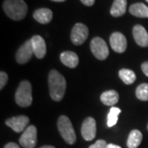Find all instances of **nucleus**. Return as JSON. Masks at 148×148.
<instances>
[{"label": "nucleus", "mask_w": 148, "mask_h": 148, "mask_svg": "<svg viewBox=\"0 0 148 148\" xmlns=\"http://www.w3.org/2000/svg\"><path fill=\"white\" fill-rule=\"evenodd\" d=\"M84 5L86 6H88V7H90V6H92L94 4V3H95V0H80Z\"/></svg>", "instance_id": "obj_26"}, {"label": "nucleus", "mask_w": 148, "mask_h": 148, "mask_svg": "<svg viewBox=\"0 0 148 148\" xmlns=\"http://www.w3.org/2000/svg\"><path fill=\"white\" fill-rule=\"evenodd\" d=\"M121 113V110L117 107H112L110 110L108 114V120H107V125L108 127H113L118 122L119 119V115Z\"/></svg>", "instance_id": "obj_21"}, {"label": "nucleus", "mask_w": 148, "mask_h": 148, "mask_svg": "<svg viewBox=\"0 0 148 148\" xmlns=\"http://www.w3.org/2000/svg\"><path fill=\"white\" fill-rule=\"evenodd\" d=\"M119 76L120 79L127 85L132 84L137 78L135 73L131 69H123L119 70Z\"/></svg>", "instance_id": "obj_20"}, {"label": "nucleus", "mask_w": 148, "mask_h": 148, "mask_svg": "<svg viewBox=\"0 0 148 148\" xmlns=\"http://www.w3.org/2000/svg\"><path fill=\"white\" fill-rule=\"evenodd\" d=\"M127 10V0H114L110 8V14L119 17L125 14Z\"/></svg>", "instance_id": "obj_17"}, {"label": "nucleus", "mask_w": 148, "mask_h": 148, "mask_svg": "<svg viewBox=\"0 0 148 148\" xmlns=\"http://www.w3.org/2000/svg\"><path fill=\"white\" fill-rule=\"evenodd\" d=\"M132 36L136 43L141 47L148 46V33L142 25H136L132 29Z\"/></svg>", "instance_id": "obj_13"}, {"label": "nucleus", "mask_w": 148, "mask_h": 148, "mask_svg": "<svg viewBox=\"0 0 148 148\" xmlns=\"http://www.w3.org/2000/svg\"><path fill=\"white\" fill-rule=\"evenodd\" d=\"M89 36L87 27L82 23H77L74 25L71 32V40L76 45H81L86 40Z\"/></svg>", "instance_id": "obj_7"}, {"label": "nucleus", "mask_w": 148, "mask_h": 148, "mask_svg": "<svg viewBox=\"0 0 148 148\" xmlns=\"http://www.w3.org/2000/svg\"><path fill=\"white\" fill-rule=\"evenodd\" d=\"M146 1H147V3H148V0H146Z\"/></svg>", "instance_id": "obj_31"}, {"label": "nucleus", "mask_w": 148, "mask_h": 148, "mask_svg": "<svg viewBox=\"0 0 148 148\" xmlns=\"http://www.w3.org/2000/svg\"><path fill=\"white\" fill-rule=\"evenodd\" d=\"M106 148H122L121 147L115 145V144H113V143H110V144H107Z\"/></svg>", "instance_id": "obj_28"}, {"label": "nucleus", "mask_w": 148, "mask_h": 148, "mask_svg": "<svg viewBox=\"0 0 148 148\" xmlns=\"http://www.w3.org/2000/svg\"><path fill=\"white\" fill-rule=\"evenodd\" d=\"M90 50L99 60H105L109 56V48L106 42L101 37H95L90 42Z\"/></svg>", "instance_id": "obj_5"}, {"label": "nucleus", "mask_w": 148, "mask_h": 148, "mask_svg": "<svg viewBox=\"0 0 148 148\" xmlns=\"http://www.w3.org/2000/svg\"><path fill=\"white\" fill-rule=\"evenodd\" d=\"M136 96L138 100L143 101H148V84L143 83L140 84L137 87L136 90Z\"/></svg>", "instance_id": "obj_22"}, {"label": "nucleus", "mask_w": 148, "mask_h": 148, "mask_svg": "<svg viewBox=\"0 0 148 148\" xmlns=\"http://www.w3.org/2000/svg\"><path fill=\"white\" fill-rule=\"evenodd\" d=\"M111 48L116 53H123L127 49V40L123 34L120 32H114L110 37Z\"/></svg>", "instance_id": "obj_11"}, {"label": "nucleus", "mask_w": 148, "mask_h": 148, "mask_svg": "<svg viewBox=\"0 0 148 148\" xmlns=\"http://www.w3.org/2000/svg\"><path fill=\"white\" fill-rule=\"evenodd\" d=\"M3 148H20V147L15 143H9L6 144Z\"/></svg>", "instance_id": "obj_27"}, {"label": "nucleus", "mask_w": 148, "mask_h": 148, "mask_svg": "<svg viewBox=\"0 0 148 148\" xmlns=\"http://www.w3.org/2000/svg\"><path fill=\"white\" fill-rule=\"evenodd\" d=\"M33 54H34V52H33L32 41H31V40H29L24 43L16 51V62L20 64H27V62L32 58Z\"/></svg>", "instance_id": "obj_10"}, {"label": "nucleus", "mask_w": 148, "mask_h": 148, "mask_svg": "<svg viewBox=\"0 0 148 148\" xmlns=\"http://www.w3.org/2000/svg\"><path fill=\"white\" fill-rule=\"evenodd\" d=\"M107 146V143L105 140H98L95 143L90 145L88 148H106Z\"/></svg>", "instance_id": "obj_24"}, {"label": "nucleus", "mask_w": 148, "mask_h": 148, "mask_svg": "<svg viewBox=\"0 0 148 148\" xmlns=\"http://www.w3.org/2000/svg\"><path fill=\"white\" fill-rule=\"evenodd\" d=\"M143 141V133L138 129L132 130L127 141V146L128 148H138Z\"/></svg>", "instance_id": "obj_19"}, {"label": "nucleus", "mask_w": 148, "mask_h": 148, "mask_svg": "<svg viewBox=\"0 0 148 148\" xmlns=\"http://www.w3.org/2000/svg\"><path fill=\"white\" fill-rule=\"evenodd\" d=\"M60 61L65 66L74 69L78 65L79 58L77 54L73 51H64L60 54Z\"/></svg>", "instance_id": "obj_14"}, {"label": "nucleus", "mask_w": 148, "mask_h": 148, "mask_svg": "<svg viewBox=\"0 0 148 148\" xmlns=\"http://www.w3.org/2000/svg\"><path fill=\"white\" fill-rule=\"evenodd\" d=\"M53 2H58V3H61V2H65L66 0H51Z\"/></svg>", "instance_id": "obj_30"}, {"label": "nucleus", "mask_w": 148, "mask_h": 148, "mask_svg": "<svg viewBox=\"0 0 148 148\" xmlns=\"http://www.w3.org/2000/svg\"><path fill=\"white\" fill-rule=\"evenodd\" d=\"M129 12L132 16L141 17V18H148V7L143 3H133L129 8Z\"/></svg>", "instance_id": "obj_18"}, {"label": "nucleus", "mask_w": 148, "mask_h": 148, "mask_svg": "<svg viewBox=\"0 0 148 148\" xmlns=\"http://www.w3.org/2000/svg\"><path fill=\"white\" fill-rule=\"evenodd\" d=\"M57 126L61 137L66 143L70 145H73L76 143L77 136L74 131L73 126L68 117L65 115L59 117L57 123Z\"/></svg>", "instance_id": "obj_3"}, {"label": "nucleus", "mask_w": 148, "mask_h": 148, "mask_svg": "<svg viewBox=\"0 0 148 148\" xmlns=\"http://www.w3.org/2000/svg\"><path fill=\"white\" fill-rule=\"evenodd\" d=\"M3 8L7 16L14 21H21L27 16L28 7L23 0H5Z\"/></svg>", "instance_id": "obj_2"}, {"label": "nucleus", "mask_w": 148, "mask_h": 148, "mask_svg": "<svg viewBox=\"0 0 148 148\" xmlns=\"http://www.w3.org/2000/svg\"><path fill=\"white\" fill-rule=\"evenodd\" d=\"M16 103L21 107H28L32 103V87L30 82L22 81L15 93Z\"/></svg>", "instance_id": "obj_4"}, {"label": "nucleus", "mask_w": 148, "mask_h": 148, "mask_svg": "<svg viewBox=\"0 0 148 148\" xmlns=\"http://www.w3.org/2000/svg\"><path fill=\"white\" fill-rule=\"evenodd\" d=\"M147 129H148V125H147Z\"/></svg>", "instance_id": "obj_32"}, {"label": "nucleus", "mask_w": 148, "mask_h": 148, "mask_svg": "<svg viewBox=\"0 0 148 148\" xmlns=\"http://www.w3.org/2000/svg\"><path fill=\"white\" fill-rule=\"evenodd\" d=\"M8 81V76L5 72H1L0 73V89L2 90L7 84Z\"/></svg>", "instance_id": "obj_23"}, {"label": "nucleus", "mask_w": 148, "mask_h": 148, "mask_svg": "<svg viewBox=\"0 0 148 148\" xmlns=\"http://www.w3.org/2000/svg\"><path fill=\"white\" fill-rule=\"evenodd\" d=\"M29 118L26 115H19V116L12 117L7 119L5 122L6 125L10 127L14 132H21L27 129L29 123Z\"/></svg>", "instance_id": "obj_9"}, {"label": "nucleus", "mask_w": 148, "mask_h": 148, "mask_svg": "<svg viewBox=\"0 0 148 148\" xmlns=\"http://www.w3.org/2000/svg\"><path fill=\"white\" fill-rule=\"evenodd\" d=\"M33 52L37 58H43L46 54V44L40 36H34L31 39Z\"/></svg>", "instance_id": "obj_12"}, {"label": "nucleus", "mask_w": 148, "mask_h": 148, "mask_svg": "<svg viewBox=\"0 0 148 148\" xmlns=\"http://www.w3.org/2000/svg\"><path fill=\"white\" fill-rule=\"evenodd\" d=\"M40 148H55L54 147H53V146H43V147H41Z\"/></svg>", "instance_id": "obj_29"}, {"label": "nucleus", "mask_w": 148, "mask_h": 148, "mask_svg": "<svg viewBox=\"0 0 148 148\" xmlns=\"http://www.w3.org/2000/svg\"><path fill=\"white\" fill-rule=\"evenodd\" d=\"M119 99V93L116 90H110L103 92L101 95V102L108 106H113L116 105Z\"/></svg>", "instance_id": "obj_16"}, {"label": "nucleus", "mask_w": 148, "mask_h": 148, "mask_svg": "<svg viewBox=\"0 0 148 148\" xmlns=\"http://www.w3.org/2000/svg\"><path fill=\"white\" fill-rule=\"evenodd\" d=\"M142 70L144 74L148 77V62H145L142 64Z\"/></svg>", "instance_id": "obj_25"}, {"label": "nucleus", "mask_w": 148, "mask_h": 148, "mask_svg": "<svg viewBox=\"0 0 148 148\" xmlns=\"http://www.w3.org/2000/svg\"><path fill=\"white\" fill-rule=\"evenodd\" d=\"M20 145L23 148H34L37 143V129L36 126L30 125L21 134L19 139Z\"/></svg>", "instance_id": "obj_6"}, {"label": "nucleus", "mask_w": 148, "mask_h": 148, "mask_svg": "<svg viewBox=\"0 0 148 148\" xmlns=\"http://www.w3.org/2000/svg\"><path fill=\"white\" fill-rule=\"evenodd\" d=\"M49 95L54 101H60L63 100L67 82L64 77L57 70H51L48 77Z\"/></svg>", "instance_id": "obj_1"}, {"label": "nucleus", "mask_w": 148, "mask_h": 148, "mask_svg": "<svg viewBox=\"0 0 148 148\" xmlns=\"http://www.w3.org/2000/svg\"><path fill=\"white\" fill-rule=\"evenodd\" d=\"M82 136L86 141H91L96 136V122L92 117H87L85 119L82 128Z\"/></svg>", "instance_id": "obj_8"}, {"label": "nucleus", "mask_w": 148, "mask_h": 148, "mask_svg": "<svg viewBox=\"0 0 148 148\" xmlns=\"http://www.w3.org/2000/svg\"><path fill=\"white\" fill-rule=\"evenodd\" d=\"M33 17L36 21L41 24H47L52 21L53 12L49 8H39L34 12Z\"/></svg>", "instance_id": "obj_15"}]
</instances>
